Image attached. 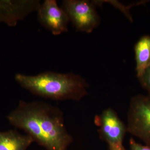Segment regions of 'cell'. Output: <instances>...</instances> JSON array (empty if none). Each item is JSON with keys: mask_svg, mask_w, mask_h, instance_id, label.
<instances>
[{"mask_svg": "<svg viewBox=\"0 0 150 150\" xmlns=\"http://www.w3.org/2000/svg\"><path fill=\"white\" fill-rule=\"evenodd\" d=\"M127 132L150 147V94L138 95L130 100Z\"/></svg>", "mask_w": 150, "mask_h": 150, "instance_id": "3957f363", "label": "cell"}, {"mask_svg": "<svg viewBox=\"0 0 150 150\" xmlns=\"http://www.w3.org/2000/svg\"><path fill=\"white\" fill-rule=\"evenodd\" d=\"M129 147L130 150H150V146L139 144L133 139H130Z\"/></svg>", "mask_w": 150, "mask_h": 150, "instance_id": "30bf717a", "label": "cell"}, {"mask_svg": "<svg viewBox=\"0 0 150 150\" xmlns=\"http://www.w3.org/2000/svg\"><path fill=\"white\" fill-rule=\"evenodd\" d=\"M10 124L24 131L46 150H67L73 142L59 108L43 101L20 100L7 117Z\"/></svg>", "mask_w": 150, "mask_h": 150, "instance_id": "6da1fadb", "label": "cell"}, {"mask_svg": "<svg viewBox=\"0 0 150 150\" xmlns=\"http://www.w3.org/2000/svg\"><path fill=\"white\" fill-rule=\"evenodd\" d=\"M109 149L110 150H126L124 149L123 145L110 147H109Z\"/></svg>", "mask_w": 150, "mask_h": 150, "instance_id": "8fae6325", "label": "cell"}, {"mask_svg": "<svg viewBox=\"0 0 150 150\" xmlns=\"http://www.w3.org/2000/svg\"><path fill=\"white\" fill-rule=\"evenodd\" d=\"M15 79L32 94L53 100L80 101L88 95L85 80L73 73L45 71L34 76L19 73Z\"/></svg>", "mask_w": 150, "mask_h": 150, "instance_id": "7a4b0ae2", "label": "cell"}, {"mask_svg": "<svg viewBox=\"0 0 150 150\" xmlns=\"http://www.w3.org/2000/svg\"><path fill=\"white\" fill-rule=\"evenodd\" d=\"M139 79L142 87L150 94V65Z\"/></svg>", "mask_w": 150, "mask_h": 150, "instance_id": "9c48e42d", "label": "cell"}, {"mask_svg": "<svg viewBox=\"0 0 150 150\" xmlns=\"http://www.w3.org/2000/svg\"><path fill=\"white\" fill-rule=\"evenodd\" d=\"M37 12L39 23L53 35H60L68 31L69 18L56 0H45L40 4Z\"/></svg>", "mask_w": 150, "mask_h": 150, "instance_id": "8992f818", "label": "cell"}, {"mask_svg": "<svg viewBox=\"0 0 150 150\" xmlns=\"http://www.w3.org/2000/svg\"><path fill=\"white\" fill-rule=\"evenodd\" d=\"M95 123L99 127L100 138L107 142L109 147L123 145L127 127L113 109L108 108L103 110L97 115Z\"/></svg>", "mask_w": 150, "mask_h": 150, "instance_id": "5b68a950", "label": "cell"}, {"mask_svg": "<svg viewBox=\"0 0 150 150\" xmlns=\"http://www.w3.org/2000/svg\"><path fill=\"white\" fill-rule=\"evenodd\" d=\"M134 49L136 73L139 79L150 65V36L144 35L136 43Z\"/></svg>", "mask_w": 150, "mask_h": 150, "instance_id": "ba28073f", "label": "cell"}, {"mask_svg": "<svg viewBox=\"0 0 150 150\" xmlns=\"http://www.w3.org/2000/svg\"><path fill=\"white\" fill-rule=\"evenodd\" d=\"M62 8L77 31L91 33L99 24L100 18L93 2L86 0H64Z\"/></svg>", "mask_w": 150, "mask_h": 150, "instance_id": "277c9868", "label": "cell"}, {"mask_svg": "<svg viewBox=\"0 0 150 150\" xmlns=\"http://www.w3.org/2000/svg\"><path fill=\"white\" fill-rule=\"evenodd\" d=\"M33 142L28 135H23L16 129L0 131V150H27Z\"/></svg>", "mask_w": 150, "mask_h": 150, "instance_id": "52a82bcc", "label": "cell"}]
</instances>
